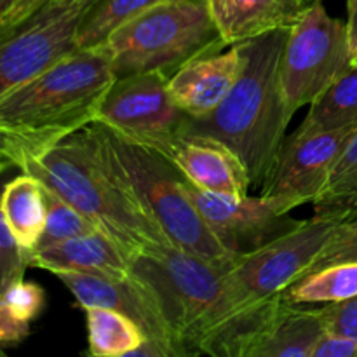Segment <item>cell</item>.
Masks as SVG:
<instances>
[{
	"mask_svg": "<svg viewBox=\"0 0 357 357\" xmlns=\"http://www.w3.org/2000/svg\"><path fill=\"white\" fill-rule=\"evenodd\" d=\"M312 357H357V340L326 331L314 347Z\"/></svg>",
	"mask_w": 357,
	"mask_h": 357,
	"instance_id": "30",
	"label": "cell"
},
{
	"mask_svg": "<svg viewBox=\"0 0 357 357\" xmlns=\"http://www.w3.org/2000/svg\"><path fill=\"white\" fill-rule=\"evenodd\" d=\"M6 181L0 180V195ZM28 251L17 244L10 230L3 222L2 211H0V293L9 288L14 282L24 279V272L30 267L28 261Z\"/></svg>",
	"mask_w": 357,
	"mask_h": 357,
	"instance_id": "27",
	"label": "cell"
},
{
	"mask_svg": "<svg viewBox=\"0 0 357 357\" xmlns=\"http://www.w3.org/2000/svg\"><path fill=\"white\" fill-rule=\"evenodd\" d=\"M89 354L94 357H131L145 344L138 324L117 310L105 307L86 309Z\"/></svg>",
	"mask_w": 357,
	"mask_h": 357,
	"instance_id": "20",
	"label": "cell"
},
{
	"mask_svg": "<svg viewBox=\"0 0 357 357\" xmlns=\"http://www.w3.org/2000/svg\"><path fill=\"white\" fill-rule=\"evenodd\" d=\"M108 58L115 79L162 72L171 77L183 65L227 47L208 0L162 3L110 33L96 45Z\"/></svg>",
	"mask_w": 357,
	"mask_h": 357,
	"instance_id": "6",
	"label": "cell"
},
{
	"mask_svg": "<svg viewBox=\"0 0 357 357\" xmlns=\"http://www.w3.org/2000/svg\"><path fill=\"white\" fill-rule=\"evenodd\" d=\"M347 33L352 54L357 52V0H347Z\"/></svg>",
	"mask_w": 357,
	"mask_h": 357,
	"instance_id": "33",
	"label": "cell"
},
{
	"mask_svg": "<svg viewBox=\"0 0 357 357\" xmlns=\"http://www.w3.org/2000/svg\"><path fill=\"white\" fill-rule=\"evenodd\" d=\"M312 206L314 216L319 218L344 222L357 216V129Z\"/></svg>",
	"mask_w": 357,
	"mask_h": 357,
	"instance_id": "21",
	"label": "cell"
},
{
	"mask_svg": "<svg viewBox=\"0 0 357 357\" xmlns=\"http://www.w3.org/2000/svg\"><path fill=\"white\" fill-rule=\"evenodd\" d=\"M44 187V185H42ZM44 199H45V225L40 239H38L37 250L52 246L61 241L72 239V237L86 236V234L94 232L96 225L80 211H77L72 204L63 201L58 194L44 187Z\"/></svg>",
	"mask_w": 357,
	"mask_h": 357,
	"instance_id": "25",
	"label": "cell"
},
{
	"mask_svg": "<svg viewBox=\"0 0 357 357\" xmlns=\"http://www.w3.org/2000/svg\"><path fill=\"white\" fill-rule=\"evenodd\" d=\"M314 0H208L209 10L229 45L278 28H291Z\"/></svg>",
	"mask_w": 357,
	"mask_h": 357,
	"instance_id": "18",
	"label": "cell"
},
{
	"mask_svg": "<svg viewBox=\"0 0 357 357\" xmlns=\"http://www.w3.org/2000/svg\"><path fill=\"white\" fill-rule=\"evenodd\" d=\"M89 126L115 176L174 248L215 264L232 265L237 260L213 236L188 195L185 178L167 157L100 122Z\"/></svg>",
	"mask_w": 357,
	"mask_h": 357,
	"instance_id": "5",
	"label": "cell"
},
{
	"mask_svg": "<svg viewBox=\"0 0 357 357\" xmlns=\"http://www.w3.org/2000/svg\"><path fill=\"white\" fill-rule=\"evenodd\" d=\"M98 0H44L0 23V98L79 49V30Z\"/></svg>",
	"mask_w": 357,
	"mask_h": 357,
	"instance_id": "7",
	"label": "cell"
},
{
	"mask_svg": "<svg viewBox=\"0 0 357 357\" xmlns=\"http://www.w3.org/2000/svg\"><path fill=\"white\" fill-rule=\"evenodd\" d=\"M188 195L218 243L234 257L253 253L300 225L265 195H223L185 180Z\"/></svg>",
	"mask_w": 357,
	"mask_h": 357,
	"instance_id": "12",
	"label": "cell"
},
{
	"mask_svg": "<svg viewBox=\"0 0 357 357\" xmlns=\"http://www.w3.org/2000/svg\"><path fill=\"white\" fill-rule=\"evenodd\" d=\"M0 354H2V349H0Z\"/></svg>",
	"mask_w": 357,
	"mask_h": 357,
	"instance_id": "37",
	"label": "cell"
},
{
	"mask_svg": "<svg viewBox=\"0 0 357 357\" xmlns=\"http://www.w3.org/2000/svg\"><path fill=\"white\" fill-rule=\"evenodd\" d=\"M52 275L65 284L84 310L91 307L117 310L138 324L145 333L146 344L153 345L160 356L181 357L155 296L135 274L121 279L75 272H54Z\"/></svg>",
	"mask_w": 357,
	"mask_h": 357,
	"instance_id": "13",
	"label": "cell"
},
{
	"mask_svg": "<svg viewBox=\"0 0 357 357\" xmlns=\"http://www.w3.org/2000/svg\"><path fill=\"white\" fill-rule=\"evenodd\" d=\"M241 70V52L236 44L227 51L192 59L169 77V91L178 107L190 117L215 110L236 84Z\"/></svg>",
	"mask_w": 357,
	"mask_h": 357,
	"instance_id": "15",
	"label": "cell"
},
{
	"mask_svg": "<svg viewBox=\"0 0 357 357\" xmlns=\"http://www.w3.org/2000/svg\"><path fill=\"white\" fill-rule=\"evenodd\" d=\"M326 333L319 309H305L278 296L251 340L246 357H312Z\"/></svg>",
	"mask_w": 357,
	"mask_h": 357,
	"instance_id": "17",
	"label": "cell"
},
{
	"mask_svg": "<svg viewBox=\"0 0 357 357\" xmlns=\"http://www.w3.org/2000/svg\"><path fill=\"white\" fill-rule=\"evenodd\" d=\"M347 23L331 17L323 0H314L289 28L281 56L286 107L296 112L316 101L352 65Z\"/></svg>",
	"mask_w": 357,
	"mask_h": 357,
	"instance_id": "8",
	"label": "cell"
},
{
	"mask_svg": "<svg viewBox=\"0 0 357 357\" xmlns=\"http://www.w3.org/2000/svg\"><path fill=\"white\" fill-rule=\"evenodd\" d=\"M9 167H13V166H10V164L7 162V160L3 159L2 155H0V176H2L3 171H7V169H9Z\"/></svg>",
	"mask_w": 357,
	"mask_h": 357,
	"instance_id": "34",
	"label": "cell"
},
{
	"mask_svg": "<svg viewBox=\"0 0 357 357\" xmlns=\"http://www.w3.org/2000/svg\"><path fill=\"white\" fill-rule=\"evenodd\" d=\"M0 305L6 307L10 314L20 319L31 323L44 310L45 293L37 282L21 279L0 293Z\"/></svg>",
	"mask_w": 357,
	"mask_h": 357,
	"instance_id": "28",
	"label": "cell"
},
{
	"mask_svg": "<svg viewBox=\"0 0 357 357\" xmlns=\"http://www.w3.org/2000/svg\"><path fill=\"white\" fill-rule=\"evenodd\" d=\"M347 261H357V216L344 220L335 227L328 243L314 258L312 264L307 267L303 275H309L335 264H347Z\"/></svg>",
	"mask_w": 357,
	"mask_h": 357,
	"instance_id": "26",
	"label": "cell"
},
{
	"mask_svg": "<svg viewBox=\"0 0 357 357\" xmlns=\"http://www.w3.org/2000/svg\"><path fill=\"white\" fill-rule=\"evenodd\" d=\"M157 152L167 157L181 176L201 190L223 195L250 194L251 180L246 166L218 139L183 132Z\"/></svg>",
	"mask_w": 357,
	"mask_h": 357,
	"instance_id": "14",
	"label": "cell"
},
{
	"mask_svg": "<svg viewBox=\"0 0 357 357\" xmlns=\"http://www.w3.org/2000/svg\"><path fill=\"white\" fill-rule=\"evenodd\" d=\"M356 129L357 122L337 129L298 126L282 142L260 194L272 199L282 213L312 204Z\"/></svg>",
	"mask_w": 357,
	"mask_h": 357,
	"instance_id": "11",
	"label": "cell"
},
{
	"mask_svg": "<svg viewBox=\"0 0 357 357\" xmlns=\"http://www.w3.org/2000/svg\"><path fill=\"white\" fill-rule=\"evenodd\" d=\"M13 2H14V0H0V14H2L3 10H6L7 7H9Z\"/></svg>",
	"mask_w": 357,
	"mask_h": 357,
	"instance_id": "35",
	"label": "cell"
},
{
	"mask_svg": "<svg viewBox=\"0 0 357 357\" xmlns=\"http://www.w3.org/2000/svg\"><path fill=\"white\" fill-rule=\"evenodd\" d=\"M222 265L173 244L132 258L131 274L155 296L181 357H244L261 321L274 303L244 312Z\"/></svg>",
	"mask_w": 357,
	"mask_h": 357,
	"instance_id": "1",
	"label": "cell"
},
{
	"mask_svg": "<svg viewBox=\"0 0 357 357\" xmlns=\"http://www.w3.org/2000/svg\"><path fill=\"white\" fill-rule=\"evenodd\" d=\"M188 117L171 94L169 77L146 72L115 79L94 122L159 150L183 135Z\"/></svg>",
	"mask_w": 357,
	"mask_h": 357,
	"instance_id": "10",
	"label": "cell"
},
{
	"mask_svg": "<svg viewBox=\"0 0 357 357\" xmlns=\"http://www.w3.org/2000/svg\"><path fill=\"white\" fill-rule=\"evenodd\" d=\"M338 223L312 216L267 246L237 258L227 271V279L241 310H260L298 281Z\"/></svg>",
	"mask_w": 357,
	"mask_h": 357,
	"instance_id": "9",
	"label": "cell"
},
{
	"mask_svg": "<svg viewBox=\"0 0 357 357\" xmlns=\"http://www.w3.org/2000/svg\"><path fill=\"white\" fill-rule=\"evenodd\" d=\"M136 257L171 244L105 160L91 126L23 167Z\"/></svg>",
	"mask_w": 357,
	"mask_h": 357,
	"instance_id": "4",
	"label": "cell"
},
{
	"mask_svg": "<svg viewBox=\"0 0 357 357\" xmlns=\"http://www.w3.org/2000/svg\"><path fill=\"white\" fill-rule=\"evenodd\" d=\"M352 65H356L357 66V52L354 56H352Z\"/></svg>",
	"mask_w": 357,
	"mask_h": 357,
	"instance_id": "36",
	"label": "cell"
},
{
	"mask_svg": "<svg viewBox=\"0 0 357 357\" xmlns=\"http://www.w3.org/2000/svg\"><path fill=\"white\" fill-rule=\"evenodd\" d=\"M354 122H357V66L351 65L309 105V112L300 126L305 129H337Z\"/></svg>",
	"mask_w": 357,
	"mask_h": 357,
	"instance_id": "23",
	"label": "cell"
},
{
	"mask_svg": "<svg viewBox=\"0 0 357 357\" xmlns=\"http://www.w3.org/2000/svg\"><path fill=\"white\" fill-rule=\"evenodd\" d=\"M169 2L178 0H98L80 24L79 49L96 47L122 24Z\"/></svg>",
	"mask_w": 357,
	"mask_h": 357,
	"instance_id": "24",
	"label": "cell"
},
{
	"mask_svg": "<svg viewBox=\"0 0 357 357\" xmlns=\"http://www.w3.org/2000/svg\"><path fill=\"white\" fill-rule=\"evenodd\" d=\"M289 28L237 42L241 70L225 100L202 117H188L185 132L215 138L241 157L251 187L271 173L293 115L281 86V56Z\"/></svg>",
	"mask_w": 357,
	"mask_h": 357,
	"instance_id": "3",
	"label": "cell"
},
{
	"mask_svg": "<svg viewBox=\"0 0 357 357\" xmlns=\"http://www.w3.org/2000/svg\"><path fill=\"white\" fill-rule=\"evenodd\" d=\"M132 255L101 230L61 241L28 255L30 267L54 272H75L103 278H128Z\"/></svg>",
	"mask_w": 357,
	"mask_h": 357,
	"instance_id": "16",
	"label": "cell"
},
{
	"mask_svg": "<svg viewBox=\"0 0 357 357\" xmlns=\"http://www.w3.org/2000/svg\"><path fill=\"white\" fill-rule=\"evenodd\" d=\"M291 303H335L357 295V261L335 264L303 275L284 293Z\"/></svg>",
	"mask_w": 357,
	"mask_h": 357,
	"instance_id": "22",
	"label": "cell"
},
{
	"mask_svg": "<svg viewBox=\"0 0 357 357\" xmlns=\"http://www.w3.org/2000/svg\"><path fill=\"white\" fill-rule=\"evenodd\" d=\"M0 211L17 244L31 253L45 225V199L40 181L23 171L6 181L0 195Z\"/></svg>",
	"mask_w": 357,
	"mask_h": 357,
	"instance_id": "19",
	"label": "cell"
},
{
	"mask_svg": "<svg viewBox=\"0 0 357 357\" xmlns=\"http://www.w3.org/2000/svg\"><path fill=\"white\" fill-rule=\"evenodd\" d=\"M30 335V323L10 314L0 305V345L20 344Z\"/></svg>",
	"mask_w": 357,
	"mask_h": 357,
	"instance_id": "31",
	"label": "cell"
},
{
	"mask_svg": "<svg viewBox=\"0 0 357 357\" xmlns=\"http://www.w3.org/2000/svg\"><path fill=\"white\" fill-rule=\"evenodd\" d=\"M114 80L100 49H77L0 98V155L21 171L93 124Z\"/></svg>",
	"mask_w": 357,
	"mask_h": 357,
	"instance_id": "2",
	"label": "cell"
},
{
	"mask_svg": "<svg viewBox=\"0 0 357 357\" xmlns=\"http://www.w3.org/2000/svg\"><path fill=\"white\" fill-rule=\"evenodd\" d=\"M44 0H14L2 14H0V23H6V21H14L17 17L24 16L26 13H30L31 9L42 3Z\"/></svg>",
	"mask_w": 357,
	"mask_h": 357,
	"instance_id": "32",
	"label": "cell"
},
{
	"mask_svg": "<svg viewBox=\"0 0 357 357\" xmlns=\"http://www.w3.org/2000/svg\"><path fill=\"white\" fill-rule=\"evenodd\" d=\"M319 312L328 333L357 340V295L344 302L324 303Z\"/></svg>",
	"mask_w": 357,
	"mask_h": 357,
	"instance_id": "29",
	"label": "cell"
}]
</instances>
